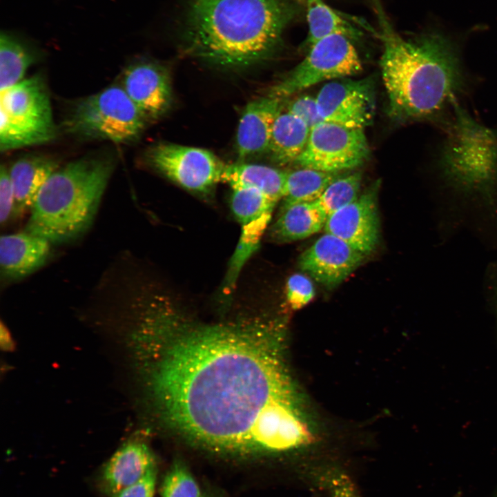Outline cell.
Instances as JSON below:
<instances>
[{
	"label": "cell",
	"mask_w": 497,
	"mask_h": 497,
	"mask_svg": "<svg viewBox=\"0 0 497 497\" xmlns=\"http://www.w3.org/2000/svg\"><path fill=\"white\" fill-rule=\"evenodd\" d=\"M140 320L133 336L149 392L187 442L245 460L312 440L275 322L199 323L161 299Z\"/></svg>",
	"instance_id": "obj_1"
},
{
	"label": "cell",
	"mask_w": 497,
	"mask_h": 497,
	"mask_svg": "<svg viewBox=\"0 0 497 497\" xmlns=\"http://www.w3.org/2000/svg\"><path fill=\"white\" fill-rule=\"evenodd\" d=\"M303 5L296 0H191L183 23L184 51L226 68L263 61L281 46L284 30Z\"/></svg>",
	"instance_id": "obj_2"
},
{
	"label": "cell",
	"mask_w": 497,
	"mask_h": 497,
	"mask_svg": "<svg viewBox=\"0 0 497 497\" xmlns=\"http://www.w3.org/2000/svg\"><path fill=\"white\" fill-rule=\"evenodd\" d=\"M382 44L380 66L389 114L397 121L430 118L455 99L461 85L456 54L442 35L406 39L376 4Z\"/></svg>",
	"instance_id": "obj_3"
},
{
	"label": "cell",
	"mask_w": 497,
	"mask_h": 497,
	"mask_svg": "<svg viewBox=\"0 0 497 497\" xmlns=\"http://www.w3.org/2000/svg\"><path fill=\"white\" fill-rule=\"evenodd\" d=\"M109 154L88 155L58 168L38 192L26 231L61 244L92 223L115 168Z\"/></svg>",
	"instance_id": "obj_4"
},
{
	"label": "cell",
	"mask_w": 497,
	"mask_h": 497,
	"mask_svg": "<svg viewBox=\"0 0 497 497\" xmlns=\"http://www.w3.org/2000/svg\"><path fill=\"white\" fill-rule=\"evenodd\" d=\"M442 155L447 178L463 189L490 191L497 182V136L459 107Z\"/></svg>",
	"instance_id": "obj_5"
},
{
	"label": "cell",
	"mask_w": 497,
	"mask_h": 497,
	"mask_svg": "<svg viewBox=\"0 0 497 497\" xmlns=\"http://www.w3.org/2000/svg\"><path fill=\"white\" fill-rule=\"evenodd\" d=\"M146 121L124 89L113 86L77 100L68 111L64 127L78 138L128 144L140 136Z\"/></svg>",
	"instance_id": "obj_6"
},
{
	"label": "cell",
	"mask_w": 497,
	"mask_h": 497,
	"mask_svg": "<svg viewBox=\"0 0 497 497\" xmlns=\"http://www.w3.org/2000/svg\"><path fill=\"white\" fill-rule=\"evenodd\" d=\"M56 133L49 95L40 75L0 92L1 151L48 142Z\"/></svg>",
	"instance_id": "obj_7"
},
{
	"label": "cell",
	"mask_w": 497,
	"mask_h": 497,
	"mask_svg": "<svg viewBox=\"0 0 497 497\" xmlns=\"http://www.w3.org/2000/svg\"><path fill=\"white\" fill-rule=\"evenodd\" d=\"M351 40L339 34L320 39L307 50L303 60L271 88L269 95L283 99L319 83L359 73L362 65Z\"/></svg>",
	"instance_id": "obj_8"
},
{
	"label": "cell",
	"mask_w": 497,
	"mask_h": 497,
	"mask_svg": "<svg viewBox=\"0 0 497 497\" xmlns=\"http://www.w3.org/2000/svg\"><path fill=\"white\" fill-rule=\"evenodd\" d=\"M369 155L364 129L324 121L311 130L306 146L295 163L302 168L340 173L359 166Z\"/></svg>",
	"instance_id": "obj_9"
},
{
	"label": "cell",
	"mask_w": 497,
	"mask_h": 497,
	"mask_svg": "<svg viewBox=\"0 0 497 497\" xmlns=\"http://www.w3.org/2000/svg\"><path fill=\"white\" fill-rule=\"evenodd\" d=\"M154 168L182 188L209 194L222 182L226 164L210 150L173 144H159L148 152Z\"/></svg>",
	"instance_id": "obj_10"
},
{
	"label": "cell",
	"mask_w": 497,
	"mask_h": 497,
	"mask_svg": "<svg viewBox=\"0 0 497 497\" xmlns=\"http://www.w3.org/2000/svg\"><path fill=\"white\" fill-rule=\"evenodd\" d=\"M315 98L324 121L364 129L373 121L376 92L371 77L333 80L322 87Z\"/></svg>",
	"instance_id": "obj_11"
},
{
	"label": "cell",
	"mask_w": 497,
	"mask_h": 497,
	"mask_svg": "<svg viewBox=\"0 0 497 497\" xmlns=\"http://www.w3.org/2000/svg\"><path fill=\"white\" fill-rule=\"evenodd\" d=\"M365 256L337 236L325 233L301 254L298 266L317 282L332 289L354 271Z\"/></svg>",
	"instance_id": "obj_12"
},
{
	"label": "cell",
	"mask_w": 497,
	"mask_h": 497,
	"mask_svg": "<svg viewBox=\"0 0 497 497\" xmlns=\"http://www.w3.org/2000/svg\"><path fill=\"white\" fill-rule=\"evenodd\" d=\"M376 184L353 202L328 215L324 229L364 255L371 253L380 237Z\"/></svg>",
	"instance_id": "obj_13"
},
{
	"label": "cell",
	"mask_w": 497,
	"mask_h": 497,
	"mask_svg": "<svg viewBox=\"0 0 497 497\" xmlns=\"http://www.w3.org/2000/svg\"><path fill=\"white\" fill-rule=\"evenodd\" d=\"M122 88L146 121L160 117L171 105L170 76L156 63L141 61L129 66Z\"/></svg>",
	"instance_id": "obj_14"
},
{
	"label": "cell",
	"mask_w": 497,
	"mask_h": 497,
	"mask_svg": "<svg viewBox=\"0 0 497 497\" xmlns=\"http://www.w3.org/2000/svg\"><path fill=\"white\" fill-rule=\"evenodd\" d=\"M282 99L268 95L246 106L236 136L240 159L268 151L275 120L282 110Z\"/></svg>",
	"instance_id": "obj_15"
},
{
	"label": "cell",
	"mask_w": 497,
	"mask_h": 497,
	"mask_svg": "<svg viewBox=\"0 0 497 497\" xmlns=\"http://www.w3.org/2000/svg\"><path fill=\"white\" fill-rule=\"evenodd\" d=\"M155 466V456L144 442L137 439L126 442L104 465L99 477L101 488L112 497Z\"/></svg>",
	"instance_id": "obj_16"
},
{
	"label": "cell",
	"mask_w": 497,
	"mask_h": 497,
	"mask_svg": "<svg viewBox=\"0 0 497 497\" xmlns=\"http://www.w3.org/2000/svg\"><path fill=\"white\" fill-rule=\"evenodd\" d=\"M50 243L27 231L2 235L0 238L1 275L17 280L32 273L47 260Z\"/></svg>",
	"instance_id": "obj_17"
},
{
	"label": "cell",
	"mask_w": 497,
	"mask_h": 497,
	"mask_svg": "<svg viewBox=\"0 0 497 497\" xmlns=\"http://www.w3.org/2000/svg\"><path fill=\"white\" fill-rule=\"evenodd\" d=\"M59 168L55 159L43 155H26L17 159L8 170L14 195L13 212L31 208L46 180Z\"/></svg>",
	"instance_id": "obj_18"
},
{
	"label": "cell",
	"mask_w": 497,
	"mask_h": 497,
	"mask_svg": "<svg viewBox=\"0 0 497 497\" xmlns=\"http://www.w3.org/2000/svg\"><path fill=\"white\" fill-rule=\"evenodd\" d=\"M327 217L317 201L282 206L269 230V237L277 242L305 239L324 228Z\"/></svg>",
	"instance_id": "obj_19"
},
{
	"label": "cell",
	"mask_w": 497,
	"mask_h": 497,
	"mask_svg": "<svg viewBox=\"0 0 497 497\" xmlns=\"http://www.w3.org/2000/svg\"><path fill=\"white\" fill-rule=\"evenodd\" d=\"M286 172L266 165L243 162L226 164L222 182L231 188L247 187L257 189L275 202L282 199Z\"/></svg>",
	"instance_id": "obj_20"
},
{
	"label": "cell",
	"mask_w": 497,
	"mask_h": 497,
	"mask_svg": "<svg viewBox=\"0 0 497 497\" xmlns=\"http://www.w3.org/2000/svg\"><path fill=\"white\" fill-rule=\"evenodd\" d=\"M310 132L296 116L281 111L275 120L268 149L272 159L280 164L295 163L306 146Z\"/></svg>",
	"instance_id": "obj_21"
},
{
	"label": "cell",
	"mask_w": 497,
	"mask_h": 497,
	"mask_svg": "<svg viewBox=\"0 0 497 497\" xmlns=\"http://www.w3.org/2000/svg\"><path fill=\"white\" fill-rule=\"evenodd\" d=\"M272 214L241 226V234L229 260L226 273L221 285V297L230 299L236 287L240 272L250 257L259 248L261 239L269 226Z\"/></svg>",
	"instance_id": "obj_22"
},
{
	"label": "cell",
	"mask_w": 497,
	"mask_h": 497,
	"mask_svg": "<svg viewBox=\"0 0 497 497\" xmlns=\"http://www.w3.org/2000/svg\"><path fill=\"white\" fill-rule=\"evenodd\" d=\"M308 32L302 45L308 50L320 39L335 34L358 39L361 32L324 0H304Z\"/></svg>",
	"instance_id": "obj_23"
},
{
	"label": "cell",
	"mask_w": 497,
	"mask_h": 497,
	"mask_svg": "<svg viewBox=\"0 0 497 497\" xmlns=\"http://www.w3.org/2000/svg\"><path fill=\"white\" fill-rule=\"evenodd\" d=\"M341 175L302 168L286 172L282 206L314 202L328 186Z\"/></svg>",
	"instance_id": "obj_24"
},
{
	"label": "cell",
	"mask_w": 497,
	"mask_h": 497,
	"mask_svg": "<svg viewBox=\"0 0 497 497\" xmlns=\"http://www.w3.org/2000/svg\"><path fill=\"white\" fill-rule=\"evenodd\" d=\"M35 52L22 40L7 32L0 37V92L21 81L36 61Z\"/></svg>",
	"instance_id": "obj_25"
},
{
	"label": "cell",
	"mask_w": 497,
	"mask_h": 497,
	"mask_svg": "<svg viewBox=\"0 0 497 497\" xmlns=\"http://www.w3.org/2000/svg\"><path fill=\"white\" fill-rule=\"evenodd\" d=\"M277 203L261 191L247 187L232 188L231 208L242 225L273 213Z\"/></svg>",
	"instance_id": "obj_26"
},
{
	"label": "cell",
	"mask_w": 497,
	"mask_h": 497,
	"mask_svg": "<svg viewBox=\"0 0 497 497\" xmlns=\"http://www.w3.org/2000/svg\"><path fill=\"white\" fill-rule=\"evenodd\" d=\"M362 183L360 173L341 175L333 181L318 200L327 215L355 201L359 196Z\"/></svg>",
	"instance_id": "obj_27"
},
{
	"label": "cell",
	"mask_w": 497,
	"mask_h": 497,
	"mask_svg": "<svg viewBox=\"0 0 497 497\" xmlns=\"http://www.w3.org/2000/svg\"><path fill=\"white\" fill-rule=\"evenodd\" d=\"M162 497H204L186 465L175 460L166 474L160 489Z\"/></svg>",
	"instance_id": "obj_28"
},
{
	"label": "cell",
	"mask_w": 497,
	"mask_h": 497,
	"mask_svg": "<svg viewBox=\"0 0 497 497\" xmlns=\"http://www.w3.org/2000/svg\"><path fill=\"white\" fill-rule=\"evenodd\" d=\"M286 300L293 309H300L314 297V286L311 280L300 273L291 275L286 285Z\"/></svg>",
	"instance_id": "obj_29"
},
{
	"label": "cell",
	"mask_w": 497,
	"mask_h": 497,
	"mask_svg": "<svg viewBox=\"0 0 497 497\" xmlns=\"http://www.w3.org/2000/svg\"><path fill=\"white\" fill-rule=\"evenodd\" d=\"M286 111L302 120L311 130L324 121L320 114L315 97L311 95L296 97L288 104Z\"/></svg>",
	"instance_id": "obj_30"
},
{
	"label": "cell",
	"mask_w": 497,
	"mask_h": 497,
	"mask_svg": "<svg viewBox=\"0 0 497 497\" xmlns=\"http://www.w3.org/2000/svg\"><path fill=\"white\" fill-rule=\"evenodd\" d=\"M157 477V469L155 466L138 481L121 489L112 497H154Z\"/></svg>",
	"instance_id": "obj_31"
},
{
	"label": "cell",
	"mask_w": 497,
	"mask_h": 497,
	"mask_svg": "<svg viewBox=\"0 0 497 497\" xmlns=\"http://www.w3.org/2000/svg\"><path fill=\"white\" fill-rule=\"evenodd\" d=\"M14 195L8 170L1 165L0 169V222L6 223L14 211Z\"/></svg>",
	"instance_id": "obj_32"
},
{
	"label": "cell",
	"mask_w": 497,
	"mask_h": 497,
	"mask_svg": "<svg viewBox=\"0 0 497 497\" xmlns=\"http://www.w3.org/2000/svg\"><path fill=\"white\" fill-rule=\"evenodd\" d=\"M296 1H300V3H302L304 5V0H296Z\"/></svg>",
	"instance_id": "obj_33"
},
{
	"label": "cell",
	"mask_w": 497,
	"mask_h": 497,
	"mask_svg": "<svg viewBox=\"0 0 497 497\" xmlns=\"http://www.w3.org/2000/svg\"><path fill=\"white\" fill-rule=\"evenodd\" d=\"M495 497H497V493H496V496H495Z\"/></svg>",
	"instance_id": "obj_34"
}]
</instances>
